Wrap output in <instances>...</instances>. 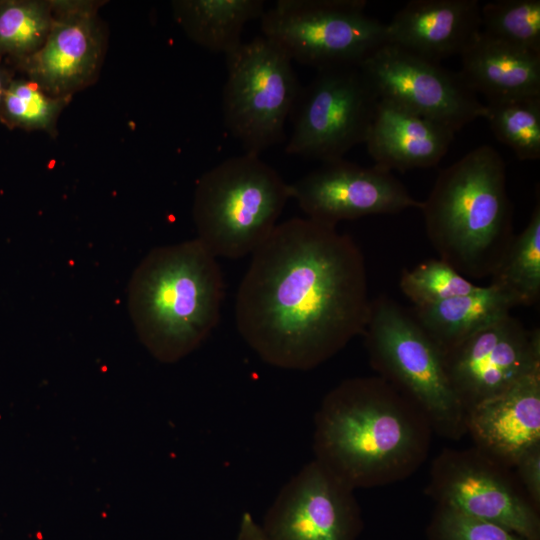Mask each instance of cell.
Returning <instances> with one entry per match:
<instances>
[{
	"mask_svg": "<svg viewBox=\"0 0 540 540\" xmlns=\"http://www.w3.org/2000/svg\"><path fill=\"white\" fill-rule=\"evenodd\" d=\"M225 58L224 125L245 152L259 155L285 137L301 89L293 61L264 36L242 42Z\"/></svg>",
	"mask_w": 540,
	"mask_h": 540,
	"instance_id": "8",
	"label": "cell"
},
{
	"mask_svg": "<svg viewBox=\"0 0 540 540\" xmlns=\"http://www.w3.org/2000/svg\"><path fill=\"white\" fill-rule=\"evenodd\" d=\"M514 474L527 497L540 509V443L524 452L514 467Z\"/></svg>",
	"mask_w": 540,
	"mask_h": 540,
	"instance_id": "29",
	"label": "cell"
},
{
	"mask_svg": "<svg viewBox=\"0 0 540 540\" xmlns=\"http://www.w3.org/2000/svg\"><path fill=\"white\" fill-rule=\"evenodd\" d=\"M399 287L414 304L421 307L477 291L472 283L441 259H428L410 270H403Z\"/></svg>",
	"mask_w": 540,
	"mask_h": 540,
	"instance_id": "27",
	"label": "cell"
},
{
	"mask_svg": "<svg viewBox=\"0 0 540 540\" xmlns=\"http://www.w3.org/2000/svg\"><path fill=\"white\" fill-rule=\"evenodd\" d=\"M433 434L425 415L383 378H349L315 414L314 459L354 490L387 486L418 471Z\"/></svg>",
	"mask_w": 540,
	"mask_h": 540,
	"instance_id": "2",
	"label": "cell"
},
{
	"mask_svg": "<svg viewBox=\"0 0 540 540\" xmlns=\"http://www.w3.org/2000/svg\"><path fill=\"white\" fill-rule=\"evenodd\" d=\"M220 266L197 239L152 249L134 270L128 310L141 343L163 363L197 349L217 326Z\"/></svg>",
	"mask_w": 540,
	"mask_h": 540,
	"instance_id": "3",
	"label": "cell"
},
{
	"mask_svg": "<svg viewBox=\"0 0 540 540\" xmlns=\"http://www.w3.org/2000/svg\"><path fill=\"white\" fill-rule=\"evenodd\" d=\"M52 3L53 22L43 46L15 66L49 95L70 98L96 75L103 36L92 2Z\"/></svg>",
	"mask_w": 540,
	"mask_h": 540,
	"instance_id": "15",
	"label": "cell"
},
{
	"mask_svg": "<svg viewBox=\"0 0 540 540\" xmlns=\"http://www.w3.org/2000/svg\"><path fill=\"white\" fill-rule=\"evenodd\" d=\"M69 99L49 95L27 77H13L0 106V120L10 128L44 130L52 134Z\"/></svg>",
	"mask_w": 540,
	"mask_h": 540,
	"instance_id": "26",
	"label": "cell"
},
{
	"mask_svg": "<svg viewBox=\"0 0 540 540\" xmlns=\"http://www.w3.org/2000/svg\"><path fill=\"white\" fill-rule=\"evenodd\" d=\"M420 210L439 259L467 279L491 277L515 236L505 162L490 145L441 170Z\"/></svg>",
	"mask_w": 540,
	"mask_h": 540,
	"instance_id": "4",
	"label": "cell"
},
{
	"mask_svg": "<svg viewBox=\"0 0 540 540\" xmlns=\"http://www.w3.org/2000/svg\"><path fill=\"white\" fill-rule=\"evenodd\" d=\"M437 506L540 540V517L514 472L474 446L442 449L432 460L425 488Z\"/></svg>",
	"mask_w": 540,
	"mask_h": 540,
	"instance_id": "10",
	"label": "cell"
},
{
	"mask_svg": "<svg viewBox=\"0 0 540 540\" xmlns=\"http://www.w3.org/2000/svg\"><path fill=\"white\" fill-rule=\"evenodd\" d=\"M13 73L10 69L5 67L0 61V106L5 94V91L13 78Z\"/></svg>",
	"mask_w": 540,
	"mask_h": 540,
	"instance_id": "31",
	"label": "cell"
},
{
	"mask_svg": "<svg viewBox=\"0 0 540 540\" xmlns=\"http://www.w3.org/2000/svg\"><path fill=\"white\" fill-rule=\"evenodd\" d=\"M53 22L52 1L0 0V60L15 65L44 44Z\"/></svg>",
	"mask_w": 540,
	"mask_h": 540,
	"instance_id": "23",
	"label": "cell"
},
{
	"mask_svg": "<svg viewBox=\"0 0 540 540\" xmlns=\"http://www.w3.org/2000/svg\"><path fill=\"white\" fill-rule=\"evenodd\" d=\"M454 135L431 119L379 99L365 144L374 166L405 172L436 166Z\"/></svg>",
	"mask_w": 540,
	"mask_h": 540,
	"instance_id": "18",
	"label": "cell"
},
{
	"mask_svg": "<svg viewBox=\"0 0 540 540\" xmlns=\"http://www.w3.org/2000/svg\"><path fill=\"white\" fill-rule=\"evenodd\" d=\"M360 68L379 99L393 102L454 133L477 118L485 104L468 88L459 73L395 45L385 43Z\"/></svg>",
	"mask_w": 540,
	"mask_h": 540,
	"instance_id": "11",
	"label": "cell"
},
{
	"mask_svg": "<svg viewBox=\"0 0 540 540\" xmlns=\"http://www.w3.org/2000/svg\"><path fill=\"white\" fill-rule=\"evenodd\" d=\"M443 361L467 413L540 368V331L509 314L445 352Z\"/></svg>",
	"mask_w": 540,
	"mask_h": 540,
	"instance_id": "12",
	"label": "cell"
},
{
	"mask_svg": "<svg viewBox=\"0 0 540 540\" xmlns=\"http://www.w3.org/2000/svg\"><path fill=\"white\" fill-rule=\"evenodd\" d=\"M354 489L313 459L280 490L260 524L269 540H356Z\"/></svg>",
	"mask_w": 540,
	"mask_h": 540,
	"instance_id": "13",
	"label": "cell"
},
{
	"mask_svg": "<svg viewBox=\"0 0 540 540\" xmlns=\"http://www.w3.org/2000/svg\"><path fill=\"white\" fill-rule=\"evenodd\" d=\"M516 301L489 284L442 302L413 307V316L444 354L476 332L510 314Z\"/></svg>",
	"mask_w": 540,
	"mask_h": 540,
	"instance_id": "20",
	"label": "cell"
},
{
	"mask_svg": "<svg viewBox=\"0 0 540 540\" xmlns=\"http://www.w3.org/2000/svg\"><path fill=\"white\" fill-rule=\"evenodd\" d=\"M289 192L307 218L333 227L344 220L420 209L422 203L392 172L344 158L322 163L289 184Z\"/></svg>",
	"mask_w": 540,
	"mask_h": 540,
	"instance_id": "14",
	"label": "cell"
},
{
	"mask_svg": "<svg viewBox=\"0 0 540 540\" xmlns=\"http://www.w3.org/2000/svg\"><path fill=\"white\" fill-rule=\"evenodd\" d=\"M490 284L508 293L519 305L530 306L540 296V203L526 227L515 235Z\"/></svg>",
	"mask_w": 540,
	"mask_h": 540,
	"instance_id": "22",
	"label": "cell"
},
{
	"mask_svg": "<svg viewBox=\"0 0 540 540\" xmlns=\"http://www.w3.org/2000/svg\"><path fill=\"white\" fill-rule=\"evenodd\" d=\"M235 540H269L250 513L241 516Z\"/></svg>",
	"mask_w": 540,
	"mask_h": 540,
	"instance_id": "30",
	"label": "cell"
},
{
	"mask_svg": "<svg viewBox=\"0 0 540 540\" xmlns=\"http://www.w3.org/2000/svg\"><path fill=\"white\" fill-rule=\"evenodd\" d=\"M484 118L499 142L521 161L540 158V96L487 101Z\"/></svg>",
	"mask_w": 540,
	"mask_h": 540,
	"instance_id": "24",
	"label": "cell"
},
{
	"mask_svg": "<svg viewBox=\"0 0 540 540\" xmlns=\"http://www.w3.org/2000/svg\"><path fill=\"white\" fill-rule=\"evenodd\" d=\"M477 0H411L386 23L387 43L440 62L461 55L481 30Z\"/></svg>",
	"mask_w": 540,
	"mask_h": 540,
	"instance_id": "17",
	"label": "cell"
},
{
	"mask_svg": "<svg viewBox=\"0 0 540 540\" xmlns=\"http://www.w3.org/2000/svg\"><path fill=\"white\" fill-rule=\"evenodd\" d=\"M465 84L487 101L540 96V54L488 36L481 30L462 52Z\"/></svg>",
	"mask_w": 540,
	"mask_h": 540,
	"instance_id": "19",
	"label": "cell"
},
{
	"mask_svg": "<svg viewBox=\"0 0 540 540\" xmlns=\"http://www.w3.org/2000/svg\"><path fill=\"white\" fill-rule=\"evenodd\" d=\"M289 198V184L259 155L230 157L197 182V239L216 258L252 254L277 226Z\"/></svg>",
	"mask_w": 540,
	"mask_h": 540,
	"instance_id": "5",
	"label": "cell"
},
{
	"mask_svg": "<svg viewBox=\"0 0 540 540\" xmlns=\"http://www.w3.org/2000/svg\"><path fill=\"white\" fill-rule=\"evenodd\" d=\"M369 362L379 377L409 399L438 436L466 435V412L444 367L443 354L411 310L379 296L372 300L362 334Z\"/></svg>",
	"mask_w": 540,
	"mask_h": 540,
	"instance_id": "6",
	"label": "cell"
},
{
	"mask_svg": "<svg viewBox=\"0 0 540 540\" xmlns=\"http://www.w3.org/2000/svg\"><path fill=\"white\" fill-rule=\"evenodd\" d=\"M364 0H278L260 18L262 36L317 70L359 66L387 43L386 23Z\"/></svg>",
	"mask_w": 540,
	"mask_h": 540,
	"instance_id": "7",
	"label": "cell"
},
{
	"mask_svg": "<svg viewBox=\"0 0 540 540\" xmlns=\"http://www.w3.org/2000/svg\"><path fill=\"white\" fill-rule=\"evenodd\" d=\"M466 433L474 447L513 468L540 443V368L466 413Z\"/></svg>",
	"mask_w": 540,
	"mask_h": 540,
	"instance_id": "16",
	"label": "cell"
},
{
	"mask_svg": "<svg viewBox=\"0 0 540 540\" xmlns=\"http://www.w3.org/2000/svg\"><path fill=\"white\" fill-rule=\"evenodd\" d=\"M431 540H527L505 527L436 506L428 526Z\"/></svg>",
	"mask_w": 540,
	"mask_h": 540,
	"instance_id": "28",
	"label": "cell"
},
{
	"mask_svg": "<svg viewBox=\"0 0 540 540\" xmlns=\"http://www.w3.org/2000/svg\"><path fill=\"white\" fill-rule=\"evenodd\" d=\"M177 22L188 37L212 53L237 49L245 25L262 17V0H180L173 2Z\"/></svg>",
	"mask_w": 540,
	"mask_h": 540,
	"instance_id": "21",
	"label": "cell"
},
{
	"mask_svg": "<svg viewBox=\"0 0 540 540\" xmlns=\"http://www.w3.org/2000/svg\"><path fill=\"white\" fill-rule=\"evenodd\" d=\"M371 302L355 241L336 227L296 217L277 224L252 253L235 320L264 362L303 371L363 334Z\"/></svg>",
	"mask_w": 540,
	"mask_h": 540,
	"instance_id": "1",
	"label": "cell"
},
{
	"mask_svg": "<svg viewBox=\"0 0 540 540\" xmlns=\"http://www.w3.org/2000/svg\"><path fill=\"white\" fill-rule=\"evenodd\" d=\"M378 101L360 65L317 70L300 89L285 151L322 163L342 159L365 143Z\"/></svg>",
	"mask_w": 540,
	"mask_h": 540,
	"instance_id": "9",
	"label": "cell"
},
{
	"mask_svg": "<svg viewBox=\"0 0 540 540\" xmlns=\"http://www.w3.org/2000/svg\"><path fill=\"white\" fill-rule=\"evenodd\" d=\"M481 31L488 36L540 54V1L496 0L481 4Z\"/></svg>",
	"mask_w": 540,
	"mask_h": 540,
	"instance_id": "25",
	"label": "cell"
}]
</instances>
